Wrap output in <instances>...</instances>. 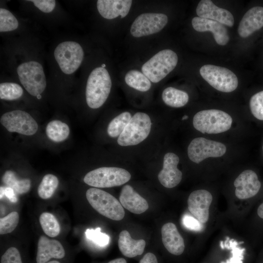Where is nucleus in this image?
<instances>
[{"mask_svg":"<svg viewBox=\"0 0 263 263\" xmlns=\"http://www.w3.org/2000/svg\"><path fill=\"white\" fill-rule=\"evenodd\" d=\"M112 81L108 71L102 67L94 69L87 82V104L92 109H97L105 102L110 93Z\"/></svg>","mask_w":263,"mask_h":263,"instance_id":"f257e3e1","label":"nucleus"},{"mask_svg":"<svg viewBox=\"0 0 263 263\" xmlns=\"http://www.w3.org/2000/svg\"><path fill=\"white\" fill-rule=\"evenodd\" d=\"M192 122L194 128L203 133L218 134L230 129L232 118L224 111L209 109L197 113Z\"/></svg>","mask_w":263,"mask_h":263,"instance_id":"f03ea898","label":"nucleus"},{"mask_svg":"<svg viewBox=\"0 0 263 263\" xmlns=\"http://www.w3.org/2000/svg\"><path fill=\"white\" fill-rule=\"evenodd\" d=\"M178 56L170 49L161 50L153 56L142 67V72L153 83L164 78L175 68Z\"/></svg>","mask_w":263,"mask_h":263,"instance_id":"7ed1b4c3","label":"nucleus"},{"mask_svg":"<svg viewBox=\"0 0 263 263\" xmlns=\"http://www.w3.org/2000/svg\"><path fill=\"white\" fill-rule=\"evenodd\" d=\"M86 198L91 206L103 216L115 221H120L125 216L120 203L111 194L96 188L88 189Z\"/></svg>","mask_w":263,"mask_h":263,"instance_id":"20e7f679","label":"nucleus"},{"mask_svg":"<svg viewBox=\"0 0 263 263\" xmlns=\"http://www.w3.org/2000/svg\"><path fill=\"white\" fill-rule=\"evenodd\" d=\"M131 178L127 170L117 167H101L87 173L83 181L95 188H106L122 185Z\"/></svg>","mask_w":263,"mask_h":263,"instance_id":"39448f33","label":"nucleus"},{"mask_svg":"<svg viewBox=\"0 0 263 263\" xmlns=\"http://www.w3.org/2000/svg\"><path fill=\"white\" fill-rule=\"evenodd\" d=\"M17 71L20 83L28 93L37 97L43 93L46 80L39 63L35 61L22 63L18 67Z\"/></svg>","mask_w":263,"mask_h":263,"instance_id":"423d86ee","label":"nucleus"},{"mask_svg":"<svg viewBox=\"0 0 263 263\" xmlns=\"http://www.w3.org/2000/svg\"><path fill=\"white\" fill-rule=\"evenodd\" d=\"M151 126V120L147 114L136 113L132 117L123 132L118 136V144L121 146L139 144L148 136Z\"/></svg>","mask_w":263,"mask_h":263,"instance_id":"0eeeda50","label":"nucleus"},{"mask_svg":"<svg viewBox=\"0 0 263 263\" xmlns=\"http://www.w3.org/2000/svg\"><path fill=\"white\" fill-rule=\"evenodd\" d=\"M200 74L210 86L222 92H233L238 85L236 75L226 68L206 64L200 68Z\"/></svg>","mask_w":263,"mask_h":263,"instance_id":"6e6552de","label":"nucleus"},{"mask_svg":"<svg viewBox=\"0 0 263 263\" xmlns=\"http://www.w3.org/2000/svg\"><path fill=\"white\" fill-rule=\"evenodd\" d=\"M54 54L61 70L67 75L76 71L84 58L82 47L77 42L73 41H64L59 44Z\"/></svg>","mask_w":263,"mask_h":263,"instance_id":"1a4fd4ad","label":"nucleus"},{"mask_svg":"<svg viewBox=\"0 0 263 263\" xmlns=\"http://www.w3.org/2000/svg\"><path fill=\"white\" fill-rule=\"evenodd\" d=\"M226 148L221 142L199 137L193 139L188 148V155L193 162L199 164L209 157H220L226 152Z\"/></svg>","mask_w":263,"mask_h":263,"instance_id":"9d476101","label":"nucleus"},{"mask_svg":"<svg viewBox=\"0 0 263 263\" xmlns=\"http://www.w3.org/2000/svg\"><path fill=\"white\" fill-rule=\"evenodd\" d=\"M0 121L9 132L32 135L38 129V124L35 119L28 113L23 111L15 110L7 112L2 115Z\"/></svg>","mask_w":263,"mask_h":263,"instance_id":"9b49d317","label":"nucleus"},{"mask_svg":"<svg viewBox=\"0 0 263 263\" xmlns=\"http://www.w3.org/2000/svg\"><path fill=\"white\" fill-rule=\"evenodd\" d=\"M167 15L162 13H144L138 16L131 25V35L136 38L149 36L160 31L168 23Z\"/></svg>","mask_w":263,"mask_h":263,"instance_id":"f8f14e48","label":"nucleus"},{"mask_svg":"<svg viewBox=\"0 0 263 263\" xmlns=\"http://www.w3.org/2000/svg\"><path fill=\"white\" fill-rule=\"evenodd\" d=\"M212 200V194L206 189L194 190L188 196L187 201L188 209L202 224L206 223L208 220L209 209Z\"/></svg>","mask_w":263,"mask_h":263,"instance_id":"ddd939ff","label":"nucleus"},{"mask_svg":"<svg viewBox=\"0 0 263 263\" xmlns=\"http://www.w3.org/2000/svg\"><path fill=\"white\" fill-rule=\"evenodd\" d=\"M235 194L237 198L247 199L255 196L261 188V183L257 173L251 169L241 172L234 180Z\"/></svg>","mask_w":263,"mask_h":263,"instance_id":"4468645a","label":"nucleus"},{"mask_svg":"<svg viewBox=\"0 0 263 263\" xmlns=\"http://www.w3.org/2000/svg\"><path fill=\"white\" fill-rule=\"evenodd\" d=\"M179 157L172 152L167 153L163 159L162 169L158 174L161 184L166 188H173L181 181L182 173L177 168Z\"/></svg>","mask_w":263,"mask_h":263,"instance_id":"2eb2a0df","label":"nucleus"},{"mask_svg":"<svg viewBox=\"0 0 263 263\" xmlns=\"http://www.w3.org/2000/svg\"><path fill=\"white\" fill-rule=\"evenodd\" d=\"M196 11L199 17L215 20L229 27L234 25L232 14L227 10L215 5L211 0L200 1Z\"/></svg>","mask_w":263,"mask_h":263,"instance_id":"dca6fc26","label":"nucleus"},{"mask_svg":"<svg viewBox=\"0 0 263 263\" xmlns=\"http://www.w3.org/2000/svg\"><path fill=\"white\" fill-rule=\"evenodd\" d=\"M191 23L196 31L211 32L216 43L220 45H225L229 41V37L226 28L218 21L195 17L192 19Z\"/></svg>","mask_w":263,"mask_h":263,"instance_id":"f3484780","label":"nucleus"},{"mask_svg":"<svg viewBox=\"0 0 263 263\" xmlns=\"http://www.w3.org/2000/svg\"><path fill=\"white\" fill-rule=\"evenodd\" d=\"M65 250L61 243L44 236L38 239L36 258L37 263H46L51 258L62 259L65 256Z\"/></svg>","mask_w":263,"mask_h":263,"instance_id":"a211bd4d","label":"nucleus"},{"mask_svg":"<svg viewBox=\"0 0 263 263\" xmlns=\"http://www.w3.org/2000/svg\"><path fill=\"white\" fill-rule=\"evenodd\" d=\"M263 27V7L255 6L248 10L240 22L239 36L246 38Z\"/></svg>","mask_w":263,"mask_h":263,"instance_id":"6ab92c4d","label":"nucleus"},{"mask_svg":"<svg viewBox=\"0 0 263 263\" xmlns=\"http://www.w3.org/2000/svg\"><path fill=\"white\" fill-rule=\"evenodd\" d=\"M132 2L131 0H98L96 5L100 15L111 19L118 16L125 17L129 12Z\"/></svg>","mask_w":263,"mask_h":263,"instance_id":"aec40b11","label":"nucleus"},{"mask_svg":"<svg viewBox=\"0 0 263 263\" xmlns=\"http://www.w3.org/2000/svg\"><path fill=\"white\" fill-rule=\"evenodd\" d=\"M162 243L166 249L174 255H180L185 249L184 241L172 223L164 224L161 228Z\"/></svg>","mask_w":263,"mask_h":263,"instance_id":"412c9836","label":"nucleus"},{"mask_svg":"<svg viewBox=\"0 0 263 263\" xmlns=\"http://www.w3.org/2000/svg\"><path fill=\"white\" fill-rule=\"evenodd\" d=\"M119 201L123 207L134 214H141L149 208L148 202L129 185L122 188Z\"/></svg>","mask_w":263,"mask_h":263,"instance_id":"4be33fe9","label":"nucleus"},{"mask_svg":"<svg viewBox=\"0 0 263 263\" xmlns=\"http://www.w3.org/2000/svg\"><path fill=\"white\" fill-rule=\"evenodd\" d=\"M118 244L119 249L123 255L133 258L143 253L146 242L143 239H133L129 232L124 230L119 234Z\"/></svg>","mask_w":263,"mask_h":263,"instance_id":"5701e85b","label":"nucleus"},{"mask_svg":"<svg viewBox=\"0 0 263 263\" xmlns=\"http://www.w3.org/2000/svg\"><path fill=\"white\" fill-rule=\"evenodd\" d=\"M162 98L167 105L173 108L184 106L189 99L188 95L186 92L171 87L164 90Z\"/></svg>","mask_w":263,"mask_h":263,"instance_id":"b1692460","label":"nucleus"},{"mask_svg":"<svg viewBox=\"0 0 263 263\" xmlns=\"http://www.w3.org/2000/svg\"><path fill=\"white\" fill-rule=\"evenodd\" d=\"M125 81L129 86L140 92H147L151 86L149 78L143 73L136 70L128 72Z\"/></svg>","mask_w":263,"mask_h":263,"instance_id":"393cba45","label":"nucleus"},{"mask_svg":"<svg viewBox=\"0 0 263 263\" xmlns=\"http://www.w3.org/2000/svg\"><path fill=\"white\" fill-rule=\"evenodd\" d=\"M46 133L50 140L60 142L67 138L70 133V129L66 123L60 120H54L47 124Z\"/></svg>","mask_w":263,"mask_h":263,"instance_id":"a878e982","label":"nucleus"},{"mask_svg":"<svg viewBox=\"0 0 263 263\" xmlns=\"http://www.w3.org/2000/svg\"><path fill=\"white\" fill-rule=\"evenodd\" d=\"M2 180L7 187L11 188L18 194L27 192L31 187L30 179H19L16 173L12 170H7L4 173Z\"/></svg>","mask_w":263,"mask_h":263,"instance_id":"bb28decb","label":"nucleus"},{"mask_svg":"<svg viewBox=\"0 0 263 263\" xmlns=\"http://www.w3.org/2000/svg\"><path fill=\"white\" fill-rule=\"evenodd\" d=\"M59 181L54 175L48 174L42 178L38 188L39 196L43 199L51 198L56 189Z\"/></svg>","mask_w":263,"mask_h":263,"instance_id":"cd10ccee","label":"nucleus"},{"mask_svg":"<svg viewBox=\"0 0 263 263\" xmlns=\"http://www.w3.org/2000/svg\"><path fill=\"white\" fill-rule=\"evenodd\" d=\"M132 118L131 113L128 112H123L115 118L109 123L107 128V133L111 137L119 136Z\"/></svg>","mask_w":263,"mask_h":263,"instance_id":"c85d7f7f","label":"nucleus"},{"mask_svg":"<svg viewBox=\"0 0 263 263\" xmlns=\"http://www.w3.org/2000/svg\"><path fill=\"white\" fill-rule=\"evenodd\" d=\"M39 223L44 232L50 237H55L60 233V225L54 215L43 212L40 215Z\"/></svg>","mask_w":263,"mask_h":263,"instance_id":"c756f323","label":"nucleus"},{"mask_svg":"<svg viewBox=\"0 0 263 263\" xmlns=\"http://www.w3.org/2000/svg\"><path fill=\"white\" fill-rule=\"evenodd\" d=\"M224 249L230 250L231 256L225 262L221 263H243L244 259L245 248L240 247L238 243L235 240L227 237L224 244Z\"/></svg>","mask_w":263,"mask_h":263,"instance_id":"7c9ffc66","label":"nucleus"},{"mask_svg":"<svg viewBox=\"0 0 263 263\" xmlns=\"http://www.w3.org/2000/svg\"><path fill=\"white\" fill-rule=\"evenodd\" d=\"M21 87L16 83L4 82L0 84V98L1 99L13 100L19 98L23 94Z\"/></svg>","mask_w":263,"mask_h":263,"instance_id":"2f4dec72","label":"nucleus"},{"mask_svg":"<svg viewBox=\"0 0 263 263\" xmlns=\"http://www.w3.org/2000/svg\"><path fill=\"white\" fill-rule=\"evenodd\" d=\"M19 26L16 18L9 11L0 9V31L9 32L15 30Z\"/></svg>","mask_w":263,"mask_h":263,"instance_id":"473e14b6","label":"nucleus"},{"mask_svg":"<svg viewBox=\"0 0 263 263\" xmlns=\"http://www.w3.org/2000/svg\"><path fill=\"white\" fill-rule=\"evenodd\" d=\"M19 221L17 212L13 211L4 217L0 219V234H6L12 232L17 227Z\"/></svg>","mask_w":263,"mask_h":263,"instance_id":"72a5a7b5","label":"nucleus"},{"mask_svg":"<svg viewBox=\"0 0 263 263\" xmlns=\"http://www.w3.org/2000/svg\"><path fill=\"white\" fill-rule=\"evenodd\" d=\"M249 106L253 115L259 120H263V91L251 97Z\"/></svg>","mask_w":263,"mask_h":263,"instance_id":"f704fd0d","label":"nucleus"},{"mask_svg":"<svg viewBox=\"0 0 263 263\" xmlns=\"http://www.w3.org/2000/svg\"><path fill=\"white\" fill-rule=\"evenodd\" d=\"M85 235L88 240L100 246H105L109 243V236L101 232L100 227L95 229H87L85 231Z\"/></svg>","mask_w":263,"mask_h":263,"instance_id":"c9c22d12","label":"nucleus"},{"mask_svg":"<svg viewBox=\"0 0 263 263\" xmlns=\"http://www.w3.org/2000/svg\"><path fill=\"white\" fill-rule=\"evenodd\" d=\"M1 263H22L18 249L15 247L8 248L2 256Z\"/></svg>","mask_w":263,"mask_h":263,"instance_id":"e433bc0d","label":"nucleus"},{"mask_svg":"<svg viewBox=\"0 0 263 263\" xmlns=\"http://www.w3.org/2000/svg\"><path fill=\"white\" fill-rule=\"evenodd\" d=\"M184 226L190 230L200 231L203 229V225L196 218L188 214H185L182 218Z\"/></svg>","mask_w":263,"mask_h":263,"instance_id":"4c0bfd02","label":"nucleus"},{"mask_svg":"<svg viewBox=\"0 0 263 263\" xmlns=\"http://www.w3.org/2000/svg\"><path fill=\"white\" fill-rule=\"evenodd\" d=\"M35 6L44 13H50L55 7L56 1L54 0H30Z\"/></svg>","mask_w":263,"mask_h":263,"instance_id":"58836bf2","label":"nucleus"},{"mask_svg":"<svg viewBox=\"0 0 263 263\" xmlns=\"http://www.w3.org/2000/svg\"><path fill=\"white\" fill-rule=\"evenodd\" d=\"M4 195L12 203H16L18 201V199L14 189L10 187H5Z\"/></svg>","mask_w":263,"mask_h":263,"instance_id":"ea45409f","label":"nucleus"},{"mask_svg":"<svg viewBox=\"0 0 263 263\" xmlns=\"http://www.w3.org/2000/svg\"><path fill=\"white\" fill-rule=\"evenodd\" d=\"M139 263H158L156 256L152 253H147L140 260Z\"/></svg>","mask_w":263,"mask_h":263,"instance_id":"a19ab883","label":"nucleus"},{"mask_svg":"<svg viewBox=\"0 0 263 263\" xmlns=\"http://www.w3.org/2000/svg\"><path fill=\"white\" fill-rule=\"evenodd\" d=\"M257 214L259 218L263 220V202L258 206L257 209Z\"/></svg>","mask_w":263,"mask_h":263,"instance_id":"79ce46f5","label":"nucleus"},{"mask_svg":"<svg viewBox=\"0 0 263 263\" xmlns=\"http://www.w3.org/2000/svg\"><path fill=\"white\" fill-rule=\"evenodd\" d=\"M108 263H127V262L125 259L120 258L113 260Z\"/></svg>","mask_w":263,"mask_h":263,"instance_id":"37998d69","label":"nucleus"},{"mask_svg":"<svg viewBox=\"0 0 263 263\" xmlns=\"http://www.w3.org/2000/svg\"><path fill=\"white\" fill-rule=\"evenodd\" d=\"M4 188L5 187H0V199L5 195H4Z\"/></svg>","mask_w":263,"mask_h":263,"instance_id":"c03bdc74","label":"nucleus"},{"mask_svg":"<svg viewBox=\"0 0 263 263\" xmlns=\"http://www.w3.org/2000/svg\"><path fill=\"white\" fill-rule=\"evenodd\" d=\"M46 263H60L56 261H52L48 262Z\"/></svg>","mask_w":263,"mask_h":263,"instance_id":"a18cd8bd","label":"nucleus"},{"mask_svg":"<svg viewBox=\"0 0 263 263\" xmlns=\"http://www.w3.org/2000/svg\"><path fill=\"white\" fill-rule=\"evenodd\" d=\"M188 118V115H184L183 118H182V120H185V119H187V118Z\"/></svg>","mask_w":263,"mask_h":263,"instance_id":"49530a36","label":"nucleus"},{"mask_svg":"<svg viewBox=\"0 0 263 263\" xmlns=\"http://www.w3.org/2000/svg\"><path fill=\"white\" fill-rule=\"evenodd\" d=\"M105 66H106V65L104 64H102V66H101V67H103V68H105Z\"/></svg>","mask_w":263,"mask_h":263,"instance_id":"de8ad7c7","label":"nucleus"},{"mask_svg":"<svg viewBox=\"0 0 263 263\" xmlns=\"http://www.w3.org/2000/svg\"></svg>","mask_w":263,"mask_h":263,"instance_id":"09e8293b","label":"nucleus"}]
</instances>
